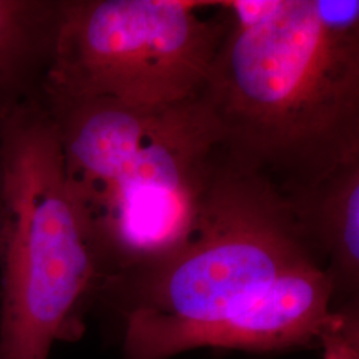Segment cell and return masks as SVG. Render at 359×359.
Wrapping results in <instances>:
<instances>
[{"label":"cell","instance_id":"cell-1","mask_svg":"<svg viewBox=\"0 0 359 359\" xmlns=\"http://www.w3.org/2000/svg\"><path fill=\"white\" fill-rule=\"evenodd\" d=\"M201 92L221 152L304 191L359 148V0H226Z\"/></svg>","mask_w":359,"mask_h":359},{"label":"cell","instance_id":"cell-2","mask_svg":"<svg viewBox=\"0 0 359 359\" xmlns=\"http://www.w3.org/2000/svg\"><path fill=\"white\" fill-rule=\"evenodd\" d=\"M41 99L103 283L177 244L221 151L219 129L203 95L161 105L47 90Z\"/></svg>","mask_w":359,"mask_h":359},{"label":"cell","instance_id":"cell-3","mask_svg":"<svg viewBox=\"0 0 359 359\" xmlns=\"http://www.w3.org/2000/svg\"><path fill=\"white\" fill-rule=\"evenodd\" d=\"M309 262L318 259L292 200L269 177L219 151L182 238L107 278L96 305L120 323L213 321Z\"/></svg>","mask_w":359,"mask_h":359},{"label":"cell","instance_id":"cell-4","mask_svg":"<svg viewBox=\"0 0 359 359\" xmlns=\"http://www.w3.org/2000/svg\"><path fill=\"white\" fill-rule=\"evenodd\" d=\"M6 226L0 255V359H48L79 338L103 273L65 181L43 99L0 123Z\"/></svg>","mask_w":359,"mask_h":359},{"label":"cell","instance_id":"cell-5","mask_svg":"<svg viewBox=\"0 0 359 359\" xmlns=\"http://www.w3.org/2000/svg\"><path fill=\"white\" fill-rule=\"evenodd\" d=\"M63 0L44 90L161 105L198 96L226 32L216 1Z\"/></svg>","mask_w":359,"mask_h":359},{"label":"cell","instance_id":"cell-6","mask_svg":"<svg viewBox=\"0 0 359 359\" xmlns=\"http://www.w3.org/2000/svg\"><path fill=\"white\" fill-rule=\"evenodd\" d=\"M121 326L124 359H170L203 347L269 353L320 346L322 335L337 326L333 285L321 264L309 262L217 320L170 323L132 318Z\"/></svg>","mask_w":359,"mask_h":359},{"label":"cell","instance_id":"cell-7","mask_svg":"<svg viewBox=\"0 0 359 359\" xmlns=\"http://www.w3.org/2000/svg\"><path fill=\"white\" fill-rule=\"evenodd\" d=\"M333 285V302L359 294V148L304 191L287 196Z\"/></svg>","mask_w":359,"mask_h":359},{"label":"cell","instance_id":"cell-8","mask_svg":"<svg viewBox=\"0 0 359 359\" xmlns=\"http://www.w3.org/2000/svg\"><path fill=\"white\" fill-rule=\"evenodd\" d=\"M63 0H0V123L41 97L51 72Z\"/></svg>","mask_w":359,"mask_h":359},{"label":"cell","instance_id":"cell-9","mask_svg":"<svg viewBox=\"0 0 359 359\" xmlns=\"http://www.w3.org/2000/svg\"><path fill=\"white\" fill-rule=\"evenodd\" d=\"M337 329L359 353V294L333 302Z\"/></svg>","mask_w":359,"mask_h":359},{"label":"cell","instance_id":"cell-10","mask_svg":"<svg viewBox=\"0 0 359 359\" xmlns=\"http://www.w3.org/2000/svg\"><path fill=\"white\" fill-rule=\"evenodd\" d=\"M322 359H359V353L351 346L337 326L323 334L320 341Z\"/></svg>","mask_w":359,"mask_h":359},{"label":"cell","instance_id":"cell-11","mask_svg":"<svg viewBox=\"0 0 359 359\" xmlns=\"http://www.w3.org/2000/svg\"><path fill=\"white\" fill-rule=\"evenodd\" d=\"M4 226H6V180H4V167H3V157H1V148H0V255L3 248Z\"/></svg>","mask_w":359,"mask_h":359}]
</instances>
